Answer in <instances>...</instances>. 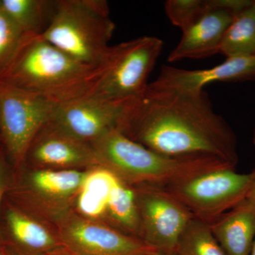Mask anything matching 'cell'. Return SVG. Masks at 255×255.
Masks as SVG:
<instances>
[{"instance_id":"cell-1","label":"cell","mask_w":255,"mask_h":255,"mask_svg":"<svg viewBox=\"0 0 255 255\" xmlns=\"http://www.w3.org/2000/svg\"><path fill=\"white\" fill-rule=\"evenodd\" d=\"M117 130L167 157H210L235 169L239 162L236 133L215 112L204 90L149 84L143 93L126 102Z\"/></svg>"},{"instance_id":"cell-2","label":"cell","mask_w":255,"mask_h":255,"mask_svg":"<svg viewBox=\"0 0 255 255\" xmlns=\"http://www.w3.org/2000/svg\"><path fill=\"white\" fill-rule=\"evenodd\" d=\"M100 70L75 59L41 35L24 33L0 72V82L60 105L88 95Z\"/></svg>"},{"instance_id":"cell-3","label":"cell","mask_w":255,"mask_h":255,"mask_svg":"<svg viewBox=\"0 0 255 255\" xmlns=\"http://www.w3.org/2000/svg\"><path fill=\"white\" fill-rule=\"evenodd\" d=\"M100 165L128 185L166 187L204 172L233 168L210 157L176 158L157 153L130 140L117 129L92 142Z\"/></svg>"},{"instance_id":"cell-4","label":"cell","mask_w":255,"mask_h":255,"mask_svg":"<svg viewBox=\"0 0 255 255\" xmlns=\"http://www.w3.org/2000/svg\"><path fill=\"white\" fill-rule=\"evenodd\" d=\"M115 27L105 0H58L41 36L78 61L100 68L110 52Z\"/></svg>"},{"instance_id":"cell-5","label":"cell","mask_w":255,"mask_h":255,"mask_svg":"<svg viewBox=\"0 0 255 255\" xmlns=\"http://www.w3.org/2000/svg\"><path fill=\"white\" fill-rule=\"evenodd\" d=\"M163 48L155 36H141L111 46L90 97L124 102L143 93Z\"/></svg>"},{"instance_id":"cell-6","label":"cell","mask_w":255,"mask_h":255,"mask_svg":"<svg viewBox=\"0 0 255 255\" xmlns=\"http://www.w3.org/2000/svg\"><path fill=\"white\" fill-rule=\"evenodd\" d=\"M255 182V168L248 173L221 168L165 188L194 217L210 224L244 201Z\"/></svg>"},{"instance_id":"cell-7","label":"cell","mask_w":255,"mask_h":255,"mask_svg":"<svg viewBox=\"0 0 255 255\" xmlns=\"http://www.w3.org/2000/svg\"><path fill=\"white\" fill-rule=\"evenodd\" d=\"M56 105L0 82V135L14 163L26 159L37 134L51 121Z\"/></svg>"},{"instance_id":"cell-8","label":"cell","mask_w":255,"mask_h":255,"mask_svg":"<svg viewBox=\"0 0 255 255\" xmlns=\"http://www.w3.org/2000/svg\"><path fill=\"white\" fill-rule=\"evenodd\" d=\"M134 189L142 241L159 253L176 254L179 238L194 215L165 187L143 185Z\"/></svg>"},{"instance_id":"cell-9","label":"cell","mask_w":255,"mask_h":255,"mask_svg":"<svg viewBox=\"0 0 255 255\" xmlns=\"http://www.w3.org/2000/svg\"><path fill=\"white\" fill-rule=\"evenodd\" d=\"M252 0H211V6L195 22L183 30L177 46L169 53V63L202 59L219 54L228 27L236 14Z\"/></svg>"},{"instance_id":"cell-10","label":"cell","mask_w":255,"mask_h":255,"mask_svg":"<svg viewBox=\"0 0 255 255\" xmlns=\"http://www.w3.org/2000/svg\"><path fill=\"white\" fill-rule=\"evenodd\" d=\"M60 240L78 255H150L159 253L145 242L102 223L73 218L64 223Z\"/></svg>"},{"instance_id":"cell-11","label":"cell","mask_w":255,"mask_h":255,"mask_svg":"<svg viewBox=\"0 0 255 255\" xmlns=\"http://www.w3.org/2000/svg\"><path fill=\"white\" fill-rule=\"evenodd\" d=\"M125 103L85 96L57 105L51 121L71 136L92 144L117 129Z\"/></svg>"},{"instance_id":"cell-12","label":"cell","mask_w":255,"mask_h":255,"mask_svg":"<svg viewBox=\"0 0 255 255\" xmlns=\"http://www.w3.org/2000/svg\"><path fill=\"white\" fill-rule=\"evenodd\" d=\"M28 155L33 163L43 169H78L99 165L91 144L71 136L52 121L37 134Z\"/></svg>"},{"instance_id":"cell-13","label":"cell","mask_w":255,"mask_h":255,"mask_svg":"<svg viewBox=\"0 0 255 255\" xmlns=\"http://www.w3.org/2000/svg\"><path fill=\"white\" fill-rule=\"evenodd\" d=\"M255 81V55L227 58L213 68L184 70L162 65L157 79L150 85L162 88L201 91L216 82Z\"/></svg>"},{"instance_id":"cell-14","label":"cell","mask_w":255,"mask_h":255,"mask_svg":"<svg viewBox=\"0 0 255 255\" xmlns=\"http://www.w3.org/2000/svg\"><path fill=\"white\" fill-rule=\"evenodd\" d=\"M209 226L226 255H249L255 239V206L245 199Z\"/></svg>"},{"instance_id":"cell-15","label":"cell","mask_w":255,"mask_h":255,"mask_svg":"<svg viewBox=\"0 0 255 255\" xmlns=\"http://www.w3.org/2000/svg\"><path fill=\"white\" fill-rule=\"evenodd\" d=\"M7 223L18 255H42L65 246L41 223L16 210L8 212Z\"/></svg>"},{"instance_id":"cell-16","label":"cell","mask_w":255,"mask_h":255,"mask_svg":"<svg viewBox=\"0 0 255 255\" xmlns=\"http://www.w3.org/2000/svg\"><path fill=\"white\" fill-rule=\"evenodd\" d=\"M119 179L103 166H95L89 170L78 194L79 212L91 220L105 216L111 192Z\"/></svg>"},{"instance_id":"cell-17","label":"cell","mask_w":255,"mask_h":255,"mask_svg":"<svg viewBox=\"0 0 255 255\" xmlns=\"http://www.w3.org/2000/svg\"><path fill=\"white\" fill-rule=\"evenodd\" d=\"M87 172L80 169H40L32 172L30 184L43 197L65 200L78 195Z\"/></svg>"},{"instance_id":"cell-18","label":"cell","mask_w":255,"mask_h":255,"mask_svg":"<svg viewBox=\"0 0 255 255\" xmlns=\"http://www.w3.org/2000/svg\"><path fill=\"white\" fill-rule=\"evenodd\" d=\"M105 216L119 231L142 240L141 220L135 189L131 186L119 179L111 192Z\"/></svg>"},{"instance_id":"cell-19","label":"cell","mask_w":255,"mask_h":255,"mask_svg":"<svg viewBox=\"0 0 255 255\" xmlns=\"http://www.w3.org/2000/svg\"><path fill=\"white\" fill-rule=\"evenodd\" d=\"M55 0H0V4L23 33L41 35L56 9Z\"/></svg>"},{"instance_id":"cell-20","label":"cell","mask_w":255,"mask_h":255,"mask_svg":"<svg viewBox=\"0 0 255 255\" xmlns=\"http://www.w3.org/2000/svg\"><path fill=\"white\" fill-rule=\"evenodd\" d=\"M220 53L227 58L255 55V0L235 16Z\"/></svg>"},{"instance_id":"cell-21","label":"cell","mask_w":255,"mask_h":255,"mask_svg":"<svg viewBox=\"0 0 255 255\" xmlns=\"http://www.w3.org/2000/svg\"><path fill=\"white\" fill-rule=\"evenodd\" d=\"M177 255H226L215 238L209 223L194 217L178 242Z\"/></svg>"},{"instance_id":"cell-22","label":"cell","mask_w":255,"mask_h":255,"mask_svg":"<svg viewBox=\"0 0 255 255\" xmlns=\"http://www.w3.org/2000/svg\"><path fill=\"white\" fill-rule=\"evenodd\" d=\"M210 6L211 0H167L164 11L172 24L182 31L199 19Z\"/></svg>"},{"instance_id":"cell-23","label":"cell","mask_w":255,"mask_h":255,"mask_svg":"<svg viewBox=\"0 0 255 255\" xmlns=\"http://www.w3.org/2000/svg\"><path fill=\"white\" fill-rule=\"evenodd\" d=\"M23 34L0 4V72L12 58Z\"/></svg>"},{"instance_id":"cell-24","label":"cell","mask_w":255,"mask_h":255,"mask_svg":"<svg viewBox=\"0 0 255 255\" xmlns=\"http://www.w3.org/2000/svg\"><path fill=\"white\" fill-rule=\"evenodd\" d=\"M6 170H5V165L4 159L0 155V204H1V198L6 187Z\"/></svg>"},{"instance_id":"cell-25","label":"cell","mask_w":255,"mask_h":255,"mask_svg":"<svg viewBox=\"0 0 255 255\" xmlns=\"http://www.w3.org/2000/svg\"><path fill=\"white\" fill-rule=\"evenodd\" d=\"M42 255H78L65 246H62Z\"/></svg>"},{"instance_id":"cell-26","label":"cell","mask_w":255,"mask_h":255,"mask_svg":"<svg viewBox=\"0 0 255 255\" xmlns=\"http://www.w3.org/2000/svg\"><path fill=\"white\" fill-rule=\"evenodd\" d=\"M246 200L255 206V182L253 184V187L251 188V191L248 193Z\"/></svg>"},{"instance_id":"cell-27","label":"cell","mask_w":255,"mask_h":255,"mask_svg":"<svg viewBox=\"0 0 255 255\" xmlns=\"http://www.w3.org/2000/svg\"><path fill=\"white\" fill-rule=\"evenodd\" d=\"M0 255H14L6 247L0 245Z\"/></svg>"},{"instance_id":"cell-28","label":"cell","mask_w":255,"mask_h":255,"mask_svg":"<svg viewBox=\"0 0 255 255\" xmlns=\"http://www.w3.org/2000/svg\"><path fill=\"white\" fill-rule=\"evenodd\" d=\"M249 255H255V239L254 241V244H253V248Z\"/></svg>"},{"instance_id":"cell-29","label":"cell","mask_w":255,"mask_h":255,"mask_svg":"<svg viewBox=\"0 0 255 255\" xmlns=\"http://www.w3.org/2000/svg\"><path fill=\"white\" fill-rule=\"evenodd\" d=\"M150 255H177V254H165V253H157L155 254H152Z\"/></svg>"},{"instance_id":"cell-30","label":"cell","mask_w":255,"mask_h":255,"mask_svg":"<svg viewBox=\"0 0 255 255\" xmlns=\"http://www.w3.org/2000/svg\"><path fill=\"white\" fill-rule=\"evenodd\" d=\"M253 144H254V145L255 146V122L254 132H253Z\"/></svg>"}]
</instances>
